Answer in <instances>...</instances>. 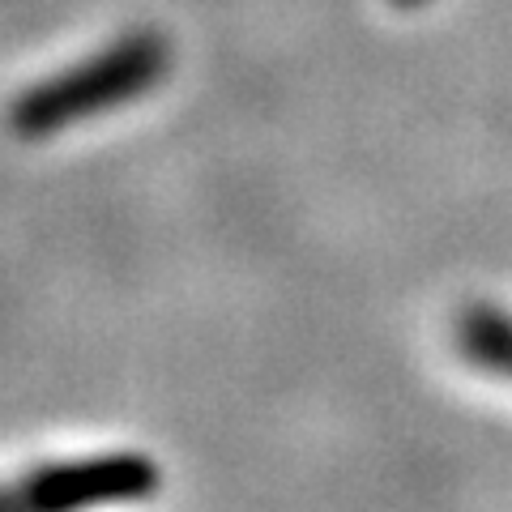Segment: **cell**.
I'll return each mask as SVG.
<instances>
[{"mask_svg":"<svg viewBox=\"0 0 512 512\" xmlns=\"http://www.w3.org/2000/svg\"><path fill=\"white\" fill-rule=\"evenodd\" d=\"M163 64H167V47L158 39H150V35L124 39L120 47H111L107 56L82 64L77 73L30 90L18 103V116L13 120H18V128H26V133H47V128L86 120L94 111H107L141 90H150L158 77H163Z\"/></svg>","mask_w":512,"mask_h":512,"instance_id":"cell-1","label":"cell"},{"mask_svg":"<svg viewBox=\"0 0 512 512\" xmlns=\"http://www.w3.org/2000/svg\"><path fill=\"white\" fill-rule=\"evenodd\" d=\"M457 346L474 367L512 380V316L495 312L491 303H474L457 320Z\"/></svg>","mask_w":512,"mask_h":512,"instance_id":"cell-2","label":"cell"},{"mask_svg":"<svg viewBox=\"0 0 512 512\" xmlns=\"http://www.w3.org/2000/svg\"><path fill=\"white\" fill-rule=\"evenodd\" d=\"M397 5H423V0H397Z\"/></svg>","mask_w":512,"mask_h":512,"instance_id":"cell-3","label":"cell"}]
</instances>
